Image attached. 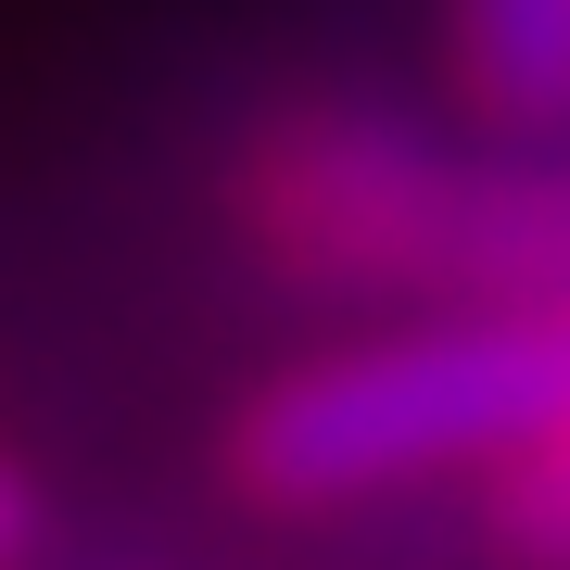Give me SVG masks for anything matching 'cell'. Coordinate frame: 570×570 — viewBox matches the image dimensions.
Returning <instances> with one entry per match:
<instances>
[{"instance_id": "4", "label": "cell", "mask_w": 570, "mask_h": 570, "mask_svg": "<svg viewBox=\"0 0 570 570\" xmlns=\"http://www.w3.org/2000/svg\"><path fill=\"white\" fill-rule=\"evenodd\" d=\"M26 546H39V494H26V469L0 456V570H13Z\"/></svg>"}, {"instance_id": "3", "label": "cell", "mask_w": 570, "mask_h": 570, "mask_svg": "<svg viewBox=\"0 0 570 570\" xmlns=\"http://www.w3.org/2000/svg\"><path fill=\"white\" fill-rule=\"evenodd\" d=\"M494 546L520 570H570V393H558V419L494 469Z\"/></svg>"}, {"instance_id": "1", "label": "cell", "mask_w": 570, "mask_h": 570, "mask_svg": "<svg viewBox=\"0 0 570 570\" xmlns=\"http://www.w3.org/2000/svg\"><path fill=\"white\" fill-rule=\"evenodd\" d=\"M570 393V305H406L393 330L292 355L242 393L228 469L292 520L419 482H494Z\"/></svg>"}, {"instance_id": "2", "label": "cell", "mask_w": 570, "mask_h": 570, "mask_svg": "<svg viewBox=\"0 0 570 570\" xmlns=\"http://www.w3.org/2000/svg\"><path fill=\"white\" fill-rule=\"evenodd\" d=\"M444 89L482 140H570V0H444Z\"/></svg>"}]
</instances>
